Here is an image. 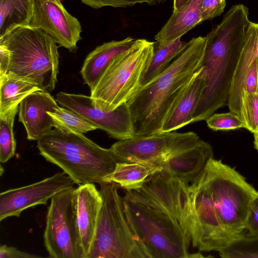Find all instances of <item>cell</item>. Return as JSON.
I'll use <instances>...</instances> for the list:
<instances>
[{
	"instance_id": "44dd1931",
	"label": "cell",
	"mask_w": 258,
	"mask_h": 258,
	"mask_svg": "<svg viewBox=\"0 0 258 258\" xmlns=\"http://www.w3.org/2000/svg\"><path fill=\"white\" fill-rule=\"evenodd\" d=\"M162 169V166L152 163L117 162L113 171L105 177V182L114 183L127 191L135 190Z\"/></svg>"
},
{
	"instance_id": "4fadbf2b",
	"label": "cell",
	"mask_w": 258,
	"mask_h": 258,
	"mask_svg": "<svg viewBox=\"0 0 258 258\" xmlns=\"http://www.w3.org/2000/svg\"><path fill=\"white\" fill-rule=\"evenodd\" d=\"M29 26L41 29L60 46L75 52L81 39V23L70 14L60 0H34Z\"/></svg>"
},
{
	"instance_id": "4316f807",
	"label": "cell",
	"mask_w": 258,
	"mask_h": 258,
	"mask_svg": "<svg viewBox=\"0 0 258 258\" xmlns=\"http://www.w3.org/2000/svg\"><path fill=\"white\" fill-rule=\"evenodd\" d=\"M219 254L223 258H258V238L243 237Z\"/></svg>"
},
{
	"instance_id": "cb8c5ba5",
	"label": "cell",
	"mask_w": 258,
	"mask_h": 258,
	"mask_svg": "<svg viewBox=\"0 0 258 258\" xmlns=\"http://www.w3.org/2000/svg\"><path fill=\"white\" fill-rule=\"evenodd\" d=\"M186 44L179 38L166 45L155 47L151 60L141 78L140 87L147 84L164 71L183 50Z\"/></svg>"
},
{
	"instance_id": "e575fe53",
	"label": "cell",
	"mask_w": 258,
	"mask_h": 258,
	"mask_svg": "<svg viewBox=\"0 0 258 258\" xmlns=\"http://www.w3.org/2000/svg\"><path fill=\"white\" fill-rule=\"evenodd\" d=\"M9 62V50L4 43L0 42V76L7 74Z\"/></svg>"
},
{
	"instance_id": "d6a6232c",
	"label": "cell",
	"mask_w": 258,
	"mask_h": 258,
	"mask_svg": "<svg viewBox=\"0 0 258 258\" xmlns=\"http://www.w3.org/2000/svg\"><path fill=\"white\" fill-rule=\"evenodd\" d=\"M257 76L258 55L253 62L245 81L243 88V96L247 93L256 92Z\"/></svg>"
},
{
	"instance_id": "d590c367",
	"label": "cell",
	"mask_w": 258,
	"mask_h": 258,
	"mask_svg": "<svg viewBox=\"0 0 258 258\" xmlns=\"http://www.w3.org/2000/svg\"><path fill=\"white\" fill-rule=\"evenodd\" d=\"M189 0H174L173 12L178 11Z\"/></svg>"
},
{
	"instance_id": "f35d334b",
	"label": "cell",
	"mask_w": 258,
	"mask_h": 258,
	"mask_svg": "<svg viewBox=\"0 0 258 258\" xmlns=\"http://www.w3.org/2000/svg\"><path fill=\"white\" fill-rule=\"evenodd\" d=\"M252 29V28H251ZM255 35V34H254ZM256 38V37H255ZM256 44H257V42H256ZM257 53H258V48H257ZM256 93H258V76H257V91H256Z\"/></svg>"
},
{
	"instance_id": "7a4b0ae2",
	"label": "cell",
	"mask_w": 258,
	"mask_h": 258,
	"mask_svg": "<svg viewBox=\"0 0 258 258\" xmlns=\"http://www.w3.org/2000/svg\"><path fill=\"white\" fill-rule=\"evenodd\" d=\"M206 36L194 37L170 64L126 102L134 137L160 133L168 116L203 69Z\"/></svg>"
},
{
	"instance_id": "8fae6325",
	"label": "cell",
	"mask_w": 258,
	"mask_h": 258,
	"mask_svg": "<svg viewBox=\"0 0 258 258\" xmlns=\"http://www.w3.org/2000/svg\"><path fill=\"white\" fill-rule=\"evenodd\" d=\"M55 99L61 106L80 113L112 138L120 140L135 136L132 117L126 102L113 110L106 111L95 106L90 96L60 92Z\"/></svg>"
},
{
	"instance_id": "ba28073f",
	"label": "cell",
	"mask_w": 258,
	"mask_h": 258,
	"mask_svg": "<svg viewBox=\"0 0 258 258\" xmlns=\"http://www.w3.org/2000/svg\"><path fill=\"white\" fill-rule=\"evenodd\" d=\"M118 187L113 182L100 185L102 204L86 258H146L127 222Z\"/></svg>"
},
{
	"instance_id": "4dcf8cb0",
	"label": "cell",
	"mask_w": 258,
	"mask_h": 258,
	"mask_svg": "<svg viewBox=\"0 0 258 258\" xmlns=\"http://www.w3.org/2000/svg\"><path fill=\"white\" fill-rule=\"evenodd\" d=\"M226 3V0H203L202 21L219 16L223 12Z\"/></svg>"
},
{
	"instance_id": "30bf717a",
	"label": "cell",
	"mask_w": 258,
	"mask_h": 258,
	"mask_svg": "<svg viewBox=\"0 0 258 258\" xmlns=\"http://www.w3.org/2000/svg\"><path fill=\"white\" fill-rule=\"evenodd\" d=\"M194 132H162L118 140L110 148L118 162H140L161 166L176 152L200 140Z\"/></svg>"
},
{
	"instance_id": "7402d4cb",
	"label": "cell",
	"mask_w": 258,
	"mask_h": 258,
	"mask_svg": "<svg viewBox=\"0 0 258 258\" xmlns=\"http://www.w3.org/2000/svg\"><path fill=\"white\" fill-rule=\"evenodd\" d=\"M34 0H0V38L19 27L29 26Z\"/></svg>"
},
{
	"instance_id": "6da1fadb",
	"label": "cell",
	"mask_w": 258,
	"mask_h": 258,
	"mask_svg": "<svg viewBox=\"0 0 258 258\" xmlns=\"http://www.w3.org/2000/svg\"><path fill=\"white\" fill-rule=\"evenodd\" d=\"M258 191L235 168L211 159L188 184L187 232L200 251L220 253L244 237Z\"/></svg>"
},
{
	"instance_id": "e0dca14e",
	"label": "cell",
	"mask_w": 258,
	"mask_h": 258,
	"mask_svg": "<svg viewBox=\"0 0 258 258\" xmlns=\"http://www.w3.org/2000/svg\"><path fill=\"white\" fill-rule=\"evenodd\" d=\"M135 40L127 37L120 40L104 42L86 56L80 71L84 84L92 90L111 60L127 50Z\"/></svg>"
},
{
	"instance_id": "836d02e7",
	"label": "cell",
	"mask_w": 258,
	"mask_h": 258,
	"mask_svg": "<svg viewBox=\"0 0 258 258\" xmlns=\"http://www.w3.org/2000/svg\"><path fill=\"white\" fill-rule=\"evenodd\" d=\"M39 256L22 251L14 246H0V258H39Z\"/></svg>"
},
{
	"instance_id": "5b68a950",
	"label": "cell",
	"mask_w": 258,
	"mask_h": 258,
	"mask_svg": "<svg viewBox=\"0 0 258 258\" xmlns=\"http://www.w3.org/2000/svg\"><path fill=\"white\" fill-rule=\"evenodd\" d=\"M9 52L6 74L36 85L50 93L57 82L59 54L55 40L41 29L30 26L13 30L0 38Z\"/></svg>"
},
{
	"instance_id": "74e56055",
	"label": "cell",
	"mask_w": 258,
	"mask_h": 258,
	"mask_svg": "<svg viewBox=\"0 0 258 258\" xmlns=\"http://www.w3.org/2000/svg\"><path fill=\"white\" fill-rule=\"evenodd\" d=\"M1 172H0V175L2 176L3 172L4 171V170L3 169L2 166L1 165Z\"/></svg>"
},
{
	"instance_id": "ffe728a7",
	"label": "cell",
	"mask_w": 258,
	"mask_h": 258,
	"mask_svg": "<svg viewBox=\"0 0 258 258\" xmlns=\"http://www.w3.org/2000/svg\"><path fill=\"white\" fill-rule=\"evenodd\" d=\"M202 71L166 119L162 132H173L192 123L194 115L205 86V79Z\"/></svg>"
},
{
	"instance_id": "8992f818",
	"label": "cell",
	"mask_w": 258,
	"mask_h": 258,
	"mask_svg": "<svg viewBox=\"0 0 258 258\" xmlns=\"http://www.w3.org/2000/svg\"><path fill=\"white\" fill-rule=\"evenodd\" d=\"M122 202L127 222L146 258L192 257L191 243L173 217L126 194Z\"/></svg>"
},
{
	"instance_id": "9a60e30c",
	"label": "cell",
	"mask_w": 258,
	"mask_h": 258,
	"mask_svg": "<svg viewBox=\"0 0 258 258\" xmlns=\"http://www.w3.org/2000/svg\"><path fill=\"white\" fill-rule=\"evenodd\" d=\"M74 200L77 223L86 258L95 234L102 198L95 184L90 183L75 188Z\"/></svg>"
},
{
	"instance_id": "3957f363",
	"label": "cell",
	"mask_w": 258,
	"mask_h": 258,
	"mask_svg": "<svg viewBox=\"0 0 258 258\" xmlns=\"http://www.w3.org/2000/svg\"><path fill=\"white\" fill-rule=\"evenodd\" d=\"M250 22L247 8L242 4L236 5L206 36L202 71L205 86L192 122L206 120L227 104L232 79Z\"/></svg>"
},
{
	"instance_id": "603a6c76",
	"label": "cell",
	"mask_w": 258,
	"mask_h": 258,
	"mask_svg": "<svg viewBox=\"0 0 258 258\" xmlns=\"http://www.w3.org/2000/svg\"><path fill=\"white\" fill-rule=\"evenodd\" d=\"M38 90L41 89L36 85L25 80L8 74L0 76V114L19 105L25 97Z\"/></svg>"
},
{
	"instance_id": "7c38bea8",
	"label": "cell",
	"mask_w": 258,
	"mask_h": 258,
	"mask_svg": "<svg viewBox=\"0 0 258 258\" xmlns=\"http://www.w3.org/2000/svg\"><path fill=\"white\" fill-rule=\"evenodd\" d=\"M75 184L62 171L39 181L1 192L0 221L10 217H19L28 208L46 205L54 195L74 187Z\"/></svg>"
},
{
	"instance_id": "9c48e42d",
	"label": "cell",
	"mask_w": 258,
	"mask_h": 258,
	"mask_svg": "<svg viewBox=\"0 0 258 258\" xmlns=\"http://www.w3.org/2000/svg\"><path fill=\"white\" fill-rule=\"evenodd\" d=\"M74 189L64 190L50 199L43 235L49 257L84 258L77 223Z\"/></svg>"
},
{
	"instance_id": "d6986e66",
	"label": "cell",
	"mask_w": 258,
	"mask_h": 258,
	"mask_svg": "<svg viewBox=\"0 0 258 258\" xmlns=\"http://www.w3.org/2000/svg\"><path fill=\"white\" fill-rule=\"evenodd\" d=\"M257 55L255 36L249 25L245 43L232 79L227 102L230 111L238 115L241 119L244 84L250 67Z\"/></svg>"
},
{
	"instance_id": "5bb4252c",
	"label": "cell",
	"mask_w": 258,
	"mask_h": 258,
	"mask_svg": "<svg viewBox=\"0 0 258 258\" xmlns=\"http://www.w3.org/2000/svg\"><path fill=\"white\" fill-rule=\"evenodd\" d=\"M58 106L50 93L41 90L25 97L19 105V121L24 125L27 138L38 141L52 130L53 123L48 112Z\"/></svg>"
},
{
	"instance_id": "484cf974",
	"label": "cell",
	"mask_w": 258,
	"mask_h": 258,
	"mask_svg": "<svg viewBox=\"0 0 258 258\" xmlns=\"http://www.w3.org/2000/svg\"><path fill=\"white\" fill-rule=\"evenodd\" d=\"M19 105L0 114V162L5 163L15 155L16 143L13 132Z\"/></svg>"
},
{
	"instance_id": "1f68e13d",
	"label": "cell",
	"mask_w": 258,
	"mask_h": 258,
	"mask_svg": "<svg viewBox=\"0 0 258 258\" xmlns=\"http://www.w3.org/2000/svg\"><path fill=\"white\" fill-rule=\"evenodd\" d=\"M244 237L258 238V196L253 200L250 207Z\"/></svg>"
},
{
	"instance_id": "f1b7e54d",
	"label": "cell",
	"mask_w": 258,
	"mask_h": 258,
	"mask_svg": "<svg viewBox=\"0 0 258 258\" xmlns=\"http://www.w3.org/2000/svg\"><path fill=\"white\" fill-rule=\"evenodd\" d=\"M208 127L214 131L234 130L244 127L243 120L231 112L213 114L206 120Z\"/></svg>"
},
{
	"instance_id": "83f0119b",
	"label": "cell",
	"mask_w": 258,
	"mask_h": 258,
	"mask_svg": "<svg viewBox=\"0 0 258 258\" xmlns=\"http://www.w3.org/2000/svg\"><path fill=\"white\" fill-rule=\"evenodd\" d=\"M241 118L244 128L254 133L258 128V93H249L243 97Z\"/></svg>"
},
{
	"instance_id": "277c9868",
	"label": "cell",
	"mask_w": 258,
	"mask_h": 258,
	"mask_svg": "<svg viewBox=\"0 0 258 258\" xmlns=\"http://www.w3.org/2000/svg\"><path fill=\"white\" fill-rule=\"evenodd\" d=\"M40 154L79 185L105 183L118 162L109 149L102 148L83 134L51 130L37 141Z\"/></svg>"
},
{
	"instance_id": "8d00e7d4",
	"label": "cell",
	"mask_w": 258,
	"mask_h": 258,
	"mask_svg": "<svg viewBox=\"0 0 258 258\" xmlns=\"http://www.w3.org/2000/svg\"><path fill=\"white\" fill-rule=\"evenodd\" d=\"M254 148L258 151V128L254 133Z\"/></svg>"
},
{
	"instance_id": "52a82bcc",
	"label": "cell",
	"mask_w": 258,
	"mask_h": 258,
	"mask_svg": "<svg viewBox=\"0 0 258 258\" xmlns=\"http://www.w3.org/2000/svg\"><path fill=\"white\" fill-rule=\"evenodd\" d=\"M155 45L154 42L138 39L114 58L91 90L94 105L110 111L128 101L140 87L142 76L153 55Z\"/></svg>"
},
{
	"instance_id": "ac0fdd59",
	"label": "cell",
	"mask_w": 258,
	"mask_h": 258,
	"mask_svg": "<svg viewBox=\"0 0 258 258\" xmlns=\"http://www.w3.org/2000/svg\"><path fill=\"white\" fill-rule=\"evenodd\" d=\"M203 0H189L178 11L172 14L155 36L157 45H166L194 28L202 21Z\"/></svg>"
},
{
	"instance_id": "2e32d148",
	"label": "cell",
	"mask_w": 258,
	"mask_h": 258,
	"mask_svg": "<svg viewBox=\"0 0 258 258\" xmlns=\"http://www.w3.org/2000/svg\"><path fill=\"white\" fill-rule=\"evenodd\" d=\"M213 156L211 146L200 140L173 153L161 166L172 177L189 184L203 172Z\"/></svg>"
},
{
	"instance_id": "d4e9b609",
	"label": "cell",
	"mask_w": 258,
	"mask_h": 258,
	"mask_svg": "<svg viewBox=\"0 0 258 258\" xmlns=\"http://www.w3.org/2000/svg\"><path fill=\"white\" fill-rule=\"evenodd\" d=\"M48 114L52 119L53 127L63 132L84 134L98 129L86 117L65 107L57 106Z\"/></svg>"
},
{
	"instance_id": "f546056e",
	"label": "cell",
	"mask_w": 258,
	"mask_h": 258,
	"mask_svg": "<svg viewBox=\"0 0 258 258\" xmlns=\"http://www.w3.org/2000/svg\"><path fill=\"white\" fill-rule=\"evenodd\" d=\"M86 5L95 9L105 7L126 8L137 4H146L154 6L160 4L166 0H80Z\"/></svg>"
}]
</instances>
